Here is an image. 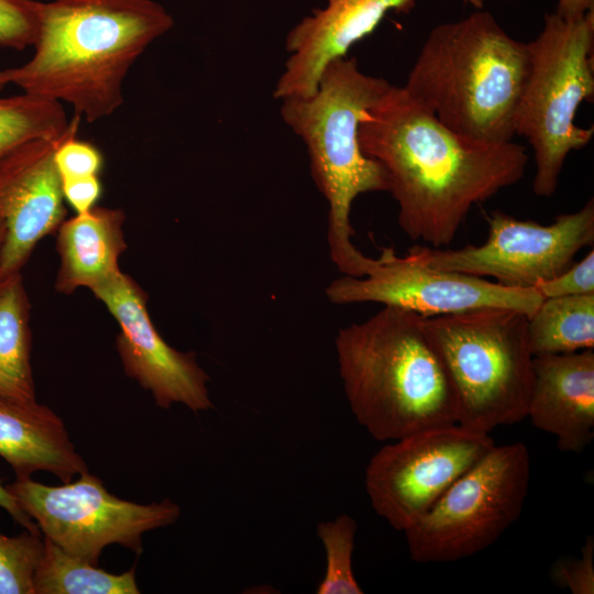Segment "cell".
Returning <instances> with one entry per match:
<instances>
[{
  "mask_svg": "<svg viewBox=\"0 0 594 594\" xmlns=\"http://www.w3.org/2000/svg\"><path fill=\"white\" fill-rule=\"evenodd\" d=\"M534 288L542 298L594 294L593 249L580 262Z\"/></svg>",
  "mask_w": 594,
  "mask_h": 594,
  "instance_id": "obj_28",
  "label": "cell"
},
{
  "mask_svg": "<svg viewBox=\"0 0 594 594\" xmlns=\"http://www.w3.org/2000/svg\"><path fill=\"white\" fill-rule=\"evenodd\" d=\"M356 529L355 520L349 515L318 524L317 535L324 548L327 564L317 594L363 593L352 568Z\"/></svg>",
  "mask_w": 594,
  "mask_h": 594,
  "instance_id": "obj_23",
  "label": "cell"
},
{
  "mask_svg": "<svg viewBox=\"0 0 594 594\" xmlns=\"http://www.w3.org/2000/svg\"><path fill=\"white\" fill-rule=\"evenodd\" d=\"M527 417L557 438L564 452H581L594 437V351L534 356Z\"/></svg>",
  "mask_w": 594,
  "mask_h": 594,
  "instance_id": "obj_16",
  "label": "cell"
},
{
  "mask_svg": "<svg viewBox=\"0 0 594 594\" xmlns=\"http://www.w3.org/2000/svg\"><path fill=\"white\" fill-rule=\"evenodd\" d=\"M6 488L43 536L94 565L112 543L140 554L144 532L169 526L180 516L179 505L170 499L151 504L121 499L88 471L59 486L28 477L15 479Z\"/></svg>",
  "mask_w": 594,
  "mask_h": 594,
  "instance_id": "obj_9",
  "label": "cell"
},
{
  "mask_svg": "<svg viewBox=\"0 0 594 594\" xmlns=\"http://www.w3.org/2000/svg\"><path fill=\"white\" fill-rule=\"evenodd\" d=\"M64 199L76 211L84 213L97 206L102 194L99 176L62 179Z\"/></svg>",
  "mask_w": 594,
  "mask_h": 594,
  "instance_id": "obj_29",
  "label": "cell"
},
{
  "mask_svg": "<svg viewBox=\"0 0 594 594\" xmlns=\"http://www.w3.org/2000/svg\"><path fill=\"white\" fill-rule=\"evenodd\" d=\"M40 1L0 0V46L22 51L33 46L38 24ZM8 85L0 69V94Z\"/></svg>",
  "mask_w": 594,
  "mask_h": 594,
  "instance_id": "obj_25",
  "label": "cell"
},
{
  "mask_svg": "<svg viewBox=\"0 0 594 594\" xmlns=\"http://www.w3.org/2000/svg\"><path fill=\"white\" fill-rule=\"evenodd\" d=\"M0 507L3 508L25 530L41 532L37 525L19 507L15 499L0 480ZM42 534V532H41Z\"/></svg>",
  "mask_w": 594,
  "mask_h": 594,
  "instance_id": "obj_30",
  "label": "cell"
},
{
  "mask_svg": "<svg viewBox=\"0 0 594 594\" xmlns=\"http://www.w3.org/2000/svg\"><path fill=\"white\" fill-rule=\"evenodd\" d=\"M594 11V0H558L556 12L566 19H578Z\"/></svg>",
  "mask_w": 594,
  "mask_h": 594,
  "instance_id": "obj_31",
  "label": "cell"
},
{
  "mask_svg": "<svg viewBox=\"0 0 594 594\" xmlns=\"http://www.w3.org/2000/svg\"><path fill=\"white\" fill-rule=\"evenodd\" d=\"M484 9V0H462ZM416 0H326V6L302 18L287 34L289 53L273 96L308 97L324 67L348 56L350 48L372 34L389 11L409 13Z\"/></svg>",
  "mask_w": 594,
  "mask_h": 594,
  "instance_id": "obj_15",
  "label": "cell"
},
{
  "mask_svg": "<svg viewBox=\"0 0 594 594\" xmlns=\"http://www.w3.org/2000/svg\"><path fill=\"white\" fill-rule=\"evenodd\" d=\"M80 120L79 117H74L70 130L55 148L54 161L62 179L99 176L103 166L100 150L76 138Z\"/></svg>",
  "mask_w": 594,
  "mask_h": 594,
  "instance_id": "obj_26",
  "label": "cell"
},
{
  "mask_svg": "<svg viewBox=\"0 0 594 594\" xmlns=\"http://www.w3.org/2000/svg\"><path fill=\"white\" fill-rule=\"evenodd\" d=\"M530 68L527 43L487 10L435 26L405 90L452 131L482 142L515 136L514 118Z\"/></svg>",
  "mask_w": 594,
  "mask_h": 594,
  "instance_id": "obj_4",
  "label": "cell"
},
{
  "mask_svg": "<svg viewBox=\"0 0 594 594\" xmlns=\"http://www.w3.org/2000/svg\"><path fill=\"white\" fill-rule=\"evenodd\" d=\"M4 234H6V227H4L3 221L0 219V255H1V250L3 245Z\"/></svg>",
  "mask_w": 594,
  "mask_h": 594,
  "instance_id": "obj_32",
  "label": "cell"
},
{
  "mask_svg": "<svg viewBox=\"0 0 594 594\" xmlns=\"http://www.w3.org/2000/svg\"><path fill=\"white\" fill-rule=\"evenodd\" d=\"M326 296L336 305L377 302L433 317L483 307H503L531 316L542 301L535 288H514L473 275L436 270L384 248L362 277L332 280Z\"/></svg>",
  "mask_w": 594,
  "mask_h": 594,
  "instance_id": "obj_12",
  "label": "cell"
},
{
  "mask_svg": "<svg viewBox=\"0 0 594 594\" xmlns=\"http://www.w3.org/2000/svg\"><path fill=\"white\" fill-rule=\"evenodd\" d=\"M44 537V551L34 574V594H139L134 566L107 572L63 550Z\"/></svg>",
  "mask_w": 594,
  "mask_h": 594,
  "instance_id": "obj_21",
  "label": "cell"
},
{
  "mask_svg": "<svg viewBox=\"0 0 594 594\" xmlns=\"http://www.w3.org/2000/svg\"><path fill=\"white\" fill-rule=\"evenodd\" d=\"M365 155L386 170L398 205V224L413 241L450 244L473 206L518 183L526 148L463 136L391 86L359 127Z\"/></svg>",
  "mask_w": 594,
  "mask_h": 594,
  "instance_id": "obj_1",
  "label": "cell"
},
{
  "mask_svg": "<svg viewBox=\"0 0 594 594\" xmlns=\"http://www.w3.org/2000/svg\"><path fill=\"white\" fill-rule=\"evenodd\" d=\"M527 321L503 307L421 316L454 391L459 425L490 433L527 417L534 382Z\"/></svg>",
  "mask_w": 594,
  "mask_h": 594,
  "instance_id": "obj_6",
  "label": "cell"
},
{
  "mask_svg": "<svg viewBox=\"0 0 594 594\" xmlns=\"http://www.w3.org/2000/svg\"><path fill=\"white\" fill-rule=\"evenodd\" d=\"M31 305L21 273L0 278V397L35 402Z\"/></svg>",
  "mask_w": 594,
  "mask_h": 594,
  "instance_id": "obj_19",
  "label": "cell"
},
{
  "mask_svg": "<svg viewBox=\"0 0 594 594\" xmlns=\"http://www.w3.org/2000/svg\"><path fill=\"white\" fill-rule=\"evenodd\" d=\"M66 134L29 142L0 163V219L6 227L0 278L21 273L38 241L56 232L66 219L62 178L54 161L55 148Z\"/></svg>",
  "mask_w": 594,
  "mask_h": 594,
  "instance_id": "obj_14",
  "label": "cell"
},
{
  "mask_svg": "<svg viewBox=\"0 0 594 594\" xmlns=\"http://www.w3.org/2000/svg\"><path fill=\"white\" fill-rule=\"evenodd\" d=\"M44 537L29 530L9 537L0 532V594H34V574Z\"/></svg>",
  "mask_w": 594,
  "mask_h": 594,
  "instance_id": "obj_24",
  "label": "cell"
},
{
  "mask_svg": "<svg viewBox=\"0 0 594 594\" xmlns=\"http://www.w3.org/2000/svg\"><path fill=\"white\" fill-rule=\"evenodd\" d=\"M173 25L154 0L40 1L33 56L4 69L6 78L91 123L121 107L130 68Z\"/></svg>",
  "mask_w": 594,
  "mask_h": 594,
  "instance_id": "obj_2",
  "label": "cell"
},
{
  "mask_svg": "<svg viewBox=\"0 0 594 594\" xmlns=\"http://www.w3.org/2000/svg\"><path fill=\"white\" fill-rule=\"evenodd\" d=\"M494 447L490 433L459 424L388 441L365 470L370 503L378 516L404 532Z\"/></svg>",
  "mask_w": 594,
  "mask_h": 594,
  "instance_id": "obj_11",
  "label": "cell"
},
{
  "mask_svg": "<svg viewBox=\"0 0 594 594\" xmlns=\"http://www.w3.org/2000/svg\"><path fill=\"white\" fill-rule=\"evenodd\" d=\"M529 482L526 444H495L404 531L411 560L450 563L485 550L519 518Z\"/></svg>",
  "mask_w": 594,
  "mask_h": 594,
  "instance_id": "obj_8",
  "label": "cell"
},
{
  "mask_svg": "<svg viewBox=\"0 0 594 594\" xmlns=\"http://www.w3.org/2000/svg\"><path fill=\"white\" fill-rule=\"evenodd\" d=\"M527 334L534 356L594 348V294L543 298L528 317Z\"/></svg>",
  "mask_w": 594,
  "mask_h": 594,
  "instance_id": "obj_20",
  "label": "cell"
},
{
  "mask_svg": "<svg viewBox=\"0 0 594 594\" xmlns=\"http://www.w3.org/2000/svg\"><path fill=\"white\" fill-rule=\"evenodd\" d=\"M336 352L350 409L375 440L458 424L454 391L421 316L384 306L340 329Z\"/></svg>",
  "mask_w": 594,
  "mask_h": 594,
  "instance_id": "obj_3",
  "label": "cell"
},
{
  "mask_svg": "<svg viewBox=\"0 0 594 594\" xmlns=\"http://www.w3.org/2000/svg\"><path fill=\"white\" fill-rule=\"evenodd\" d=\"M70 125L61 102L25 92L0 97V163L29 142L62 138Z\"/></svg>",
  "mask_w": 594,
  "mask_h": 594,
  "instance_id": "obj_22",
  "label": "cell"
},
{
  "mask_svg": "<svg viewBox=\"0 0 594 594\" xmlns=\"http://www.w3.org/2000/svg\"><path fill=\"white\" fill-rule=\"evenodd\" d=\"M391 86L345 56L324 67L311 96L280 100L283 121L302 140L314 183L328 202L330 257L353 277L365 276L377 258L365 256L352 242V205L362 194L389 191L386 170L361 148L359 127Z\"/></svg>",
  "mask_w": 594,
  "mask_h": 594,
  "instance_id": "obj_5",
  "label": "cell"
},
{
  "mask_svg": "<svg viewBox=\"0 0 594 594\" xmlns=\"http://www.w3.org/2000/svg\"><path fill=\"white\" fill-rule=\"evenodd\" d=\"M485 218L488 237L481 245L459 250L415 245L407 255L436 270L493 277L507 287L534 288L566 270L594 241L593 199L550 224L520 220L499 210Z\"/></svg>",
  "mask_w": 594,
  "mask_h": 594,
  "instance_id": "obj_10",
  "label": "cell"
},
{
  "mask_svg": "<svg viewBox=\"0 0 594 594\" xmlns=\"http://www.w3.org/2000/svg\"><path fill=\"white\" fill-rule=\"evenodd\" d=\"M579 558H561L550 570L554 584L572 594H594V537L587 536Z\"/></svg>",
  "mask_w": 594,
  "mask_h": 594,
  "instance_id": "obj_27",
  "label": "cell"
},
{
  "mask_svg": "<svg viewBox=\"0 0 594 594\" xmlns=\"http://www.w3.org/2000/svg\"><path fill=\"white\" fill-rule=\"evenodd\" d=\"M0 458L12 468L15 479L47 471L67 483L88 471L62 418L36 400L0 397Z\"/></svg>",
  "mask_w": 594,
  "mask_h": 594,
  "instance_id": "obj_17",
  "label": "cell"
},
{
  "mask_svg": "<svg viewBox=\"0 0 594 594\" xmlns=\"http://www.w3.org/2000/svg\"><path fill=\"white\" fill-rule=\"evenodd\" d=\"M123 210L97 205L63 221L56 231L61 261L55 280L58 293L91 289L121 271L119 260L127 250Z\"/></svg>",
  "mask_w": 594,
  "mask_h": 594,
  "instance_id": "obj_18",
  "label": "cell"
},
{
  "mask_svg": "<svg viewBox=\"0 0 594 594\" xmlns=\"http://www.w3.org/2000/svg\"><path fill=\"white\" fill-rule=\"evenodd\" d=\"M527 46L530 68L514 129L534 151V193L550 197L570 152L594 133L574 122L580 106L594 97V11L578 19L546 12L541 32Z\"/></svg>",
  "mask_w": 594,
  "mask_h": 594,
  "instance_id": "obj_7",
  "label": "cell"
},
{
  "mask_svg": "<svg viewBox=\"0 0 594 594\" xmlns=\"http://www.w3.org/2000/svg\"><path fill=\"white\" fill-rule=\"evenodd\" d=\"M90 290L119 326L116 344L125 374L151 392L158 407L183 404L195 414L213 407L209 376L196 353L180 352L161 337L147 311V295L131 276L119 271Z\"/></svg>",
  "mask_w": 594,
  "mask_h": 594,
  "instance_id": "obj_13",
  "label": "cell"
}]
</instances>
